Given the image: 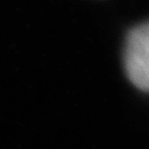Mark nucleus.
Instances as JSON below:
<instances>
[{
  "instance_id": "nucleus-1",
  "label": "nucleus",
  "mask_w": 149,
  "mask_h": 149,
  "mask_svg": "<svg viewBox=\"0 0 149 149\" xmlns=\"http://www.w3.org/2000/svg\"><path fill=\"white\" fill-rule=\"evenodd\" d=\"M125 68L132 82L149 91V23L135 28L128 35Z\"/></svg>"
}]
</instances>
